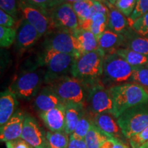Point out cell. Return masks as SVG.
<instances>
[{
    "instance_id": "obj_14",
    "label": "cell",
    "mask_w": 148,
    "mask_h": 148,
    "mask_svg": "<svg viewBox=\"0 0 148 148\" xmlns=\"http://www.w3.org/2000/svg\"><path fill=\"white\" fill-rule=\"evenodd\" d=\"M25 115L21 110H17L4 125L0 127L1 142H6L21 138Z\"/></svg>"
},
{
    "instance_id": "obj_29",
    "label": "cell",
    "mask_w": 148,
    "mask_h": 148,
    "mask_svg": "<svg viewBox=\"0 0 148 148\" xmlns=\"http://www.w3.org/2000/svg\"><path fill=\"white\" fill-rule=\"evenodd\" d=\"M73 8L76 13L79 21V24L91 19L93 15V1L92 0H82L72 4Z\"/></svg>"
},
{
    "instance_id": "obj_32",
    "label": "cell",
    "mask_w": 148,
    "mask_h": 148,
    "mask_svg": "<svg viewBox=\"0 0 148 148\" xmlns=\"http://www.w3.org/2000/svg\"><path fill=\"white\" fill-rule=\"evenodd\" d=\"M136 3L137 0H117L114 5L128 18L134 12Z\"/></svg>"
},
{
    "instance_id": "obj_6",
    "label": "cell",
    "mask_w": 148,
    "mask_h": 148,
    "mask_svg": "<svg viewBox=\"0 0 148 148\" xmlns=\"http://www.w3.org/2000/svg\"><path fill=\"white\" fill-rule=\"evenodd\" d=\"M125 138L130 139L148 126V100L125 111L117 118Z\"/></svg>"
},
{
    "instance_id": "obj_27",
    "label": "cell",
    "mask_w": 148,
    "mask_h": 148,
    "mask_svg": "<svg viewBox=\"0 0 148 148\" xmlns=\"http://www.w3.org/2000/svg\"><path fill=\"white\" fill-rule=\"evenodd\" d=\"M109 138L100 129L92 123L84 140L86 141L87 148H99L100 146Z\"/></svg>"
},
{
    "instance_id": "obj_22",
    "label": "cell",
    "mask_w": 148,
    "mask_h": 148,
    "mask_svg": "<svg viewBox=\"0 0 148 148\" xmlns=\"http://www.w3.org/2000/svg\"><path fill=\"white\" fill-rule=\"evenodd\" d=\"M84 110V105L80 103H69L65 105L64 132L69 136L73 133Z\"/></svg>"
},
{
    "instance_id": "obj_38",
    "label": "cell",
    "mask_w": 148,
    "mask_h": 148,
    "mask_svg": "<svg viewBox=\"0 0 148 148\" xmlns=\"http://www.w3.org/2000/svg\"><path fill=\"white\" fill-rule=\"evenodd\" d=\"M16 20L12 16L0 10V25L1 26L6 27H13L15 25Z\"/></svg>"
},
{
    "instance_id": "obj_28",
    "label": "cell",
    "mask_w": 148,
    "mask_h": 148,
    "mask_svg": "<svg viewBox=\"0 0 148 148\" xmlns=\"http://www.w3.org/2000/svg\"><path fill=\"white\" fill-rule=\"evenodd\" d=\"M69 136L64 132H46V148H68Z\"/></svg>"
},
{
    "instance_id": "obj_15",
    "label": "cell",
    "mask_w": 148,
    "mask_h": 148,
    "mask_svg": "<svg viewBox=\"0 0 148 148\" xmlns=\"http://www.w3.org/2000/svg\"><path fill=\"white\" fill-rule=\"evenodd\" d=\"M62 105L65 104L49 85L40 88L33 101V106L38 113L46 112Z\"/></svg>"
},
{
    "instance_id": "obj_7",
    "label": "cell",
    "mask_w": 148,
    "mask_h": 148,
    "mask_svg": "<svg viewBox=\"0 0 148 148\" xmlns=\"http://www.w3.org/2000/svg\"><path fill=\"white\" fill-rule=\"evenodd\" d=\"M64 104L86 103L87 89L86 85L71 75L63 77L49 84Z\"/></svg>"
},
{
    "instance_id": "obj_10",
    "label": "cell",
    "mask_w": 148,
    "mask_h": 148,
    "mask_svg": "<svg viewBox=\"0 0 148 148\" xmlns=\"http://www.w3.org/2000/svg\"><path fill=\"white\" fill-rule=\"evenodd\" d=\"M47 12L51 21V29L73 32L80 28L78 17L71 3H60Z\"/></svg>"
},
{
    "instance_id": "obj_17",
    "label": "cell",
    "mask_w": 148,
    "mask_h": 148,
    "mask_svg": "<svg viewBox=\"0 0 148 148\" xmlns=\"http://www.w3.org/2000/svg\"><path fill=\"white\" fill-rule=\"evenodd\" d=\"M40 119L51 132H64L65 105L38 113Z\"/></svg>"
},
{
    "instance_id": "obj_41",
    "label": "cell",
    "mask_w": 148,
    "mask_h": 148,
    "mask_svg": "<svg viewBox=\"0 0 148 148\" xmlns=\"http://www.w3.org/2000/svg\"><path fill=\"white\" fill-rule=\"evenodd\" d=\"M68 148H87V145L84 139H71Z\"/></svg>"
},
{
    "instance_id": "obj_23",
    "label": "cell",
    "mask_w": 148,
    "mask_h": 148,
    "mask_svg": "<svg viewBox=\"0 0 148 148\" xmlns=\"http://www.w3.org/2000/svg\"><path fill=\"white\" fill-rule=\"evenodd\" d=\"M72 33L78 40L81 56L99 49L98 38L90 31L79 28Z\"/></svg>"
},
{
    "instance_id": "obj_3",
    "label": "cell",
    "mask_w": 148,
    "mask_h": 148,
    "mask_svg": "<svg viewBox=\"0 0 148 148\" xmlns=\"http://www.w3.org/2000/svg\"><path fill=\"white\" fill-rule=\"evenodd\" d=\"M113 101V114L117 119L125 111L148 100V93L136 83L126 82L109 88Z\"/></svg>"
},
{
    "instance_id": "obj_26",
    "label": "cell",
    "mask_w": 148,
    "mask_h": 148,
    "mask_svg": "<svg viewBox=\"0 0 148 148\" xmlns=\"http://www.w3.org/2000/svg\"><path fill=\"white\" fill-rule=\"evenodd\" d=\"M92 123V116L85 108L73 133L69 135V139H84Z\"/></svg>"
},
{
    "instance_id": "obj_42",
    "label": "cell",
    "mask_w": 148,
    "mask_h": 148,
    "mask_svg": "<svg viewBox=\"0 0 148 148\" xmlns=\"http://www.w3.org/2000/svg\"><path fill=\"white\" fill-rule=\"evenodd\" d=\"M115 138H110L106 140L104 143H102V145L100 146L99 148H112L115 143Z\"/></svg>"
},
{
    "instance_id": "obj_36",
    "label": "cell",
    "mask_w": 148,
    "mask_h": 148,
    "mask_svg": "<svg viewBox=\"0 0 148 148\" xmlns=\"http://www.w3.org/2000/svg\"><path fill=\"white\" fill-rule=\"evenodd\" d=\"M147 12H148V0H137V3H136L134 12L132 15L127 18L130 25L135 20H136L140 16H143Z\"/></svg>"
},
{
    "instance_id": "obj_33",
    "label": "cell",
    "mask_w": 148,
    "mask_h": 148,
    "mask_svg": "<svg viewBox=\"0 0 148 148\" xmlns=\"http://www.w3.org/2000/svg\"><path fill=\"white\" fill-rule=\"evenodd\" d=\"M130 27L140 36H148V12L132 22Z\"/></svg>"
},
{
    "instance_id": "obj_44",
    "label": "cell",
    "mask_w": 148,
    "mask_h": 148,
    "mask_svg": "<svg viewBox=\"0 0 148 148\" xmlns=\"http://www.w3.org/2000/svg\"><path fill=\"white\" fill-rule=\"evenodd\" d=\"M82 1V0H61V2L71 3V4H73V3H74L78 2V1Z\"/></svg>"
},
{
    "instance_id": "obj_16",
    "label": "cell",
    "mask_w": 148,
    "mask_h": 148,
    "mask_svg": "<svg viewBox=\"0 0 148 148\" xmlns=\"http://www.w3.org/2000/svg\"><path fill=\"white\" fill-rule=\"evenodd\" d=\"M91 116L93 123L109 138L121 140V138L124 137L117 123V119L112 114L103 112L94 114Z\"/></svg>"
},
{
    "instance_id": "obj_49",
    "label": "cell",
    "mask_w": 148,
    "mask_h": 148,
    "mask_svg": "<svg viewBox=\"0 0 148 148\" xmlns=\"http://www.w3.org/2000/svg\"><path fill=\"white\" fill-rule=\"evenodd\" d=\"M146 37H147V38H148V36H146Z\"/></svg>"
},
{
    "instance_id": "obj_46",
    "label": "cell",
    "mask_w": 148,
    "mask_h": 148,
    "mask_svg": "<svg viewBox=\"0 0 148 148\" xmlns=\"http://www.w3.org/2000/svg\"><path fill=\"white\" fill-rule=\"evenodd\" d=\"M92 1H99V2L103 3L104 4H106L107 3V0H92Z\"/></svg>"
},
{
    "instance_id": "obj_2",
    "label": "cell",
    "mask_w": 148,
    "mask_h": 148,
    "mask_svg": "<svg viewBox=\"0 0 148 148\" xmlns=\"http://www.w3.org/2000/svg\"><path fill=\"white\" fill-rule=\"evenodd\" d=\"M105 56L106 53L101 49L82 55L75 59L71 75L84 84L101 81Z\"/></svg>"
},
{
    "instance_id": "obj_39",
    "label": "cell",
    "mask_w": 148,
    "mask_h": 148,
    "mask_svg": "<svg viewBox=\"0 0 148 148\" xmlns=\"http://www.w3.org/2000/svg\"><path fill=\"white\" fill-rule=\"evenodd\" d=\"M5 145L6 148H34L21 138L6 142Z\"/></svg>"
},
{
    "instance_id": "obj_37",
    "label": "cell",
    "mask_w": 148,
    "mask_h": 148,
    "mask_svg": "<svg viewBox=\"0 0 148 148\" xmlns=\"http://www.w3.org/2000/svg\"><path fill=\"white\" fill-rule=\"evenodd\" d=\"M131 148H140L148 141V126L129 139Z\"/></svg>"
},
{
    "instance_id": "obj_31",
    "label": "cell",
    "mask_w": 148,
    "mask_h": 148,
    "mask_svg": "<svg viewBox=\"0 0 148 148\" xmlns=\"http://www.w3.org/2000/svg\"><path fill=\"white\" fill-rule=\"evenodd\" d=\"M130 82L136 83L148 93V68L146 66L136 67Z\"/></svg>"
},
{
    "instance_id": "obj_30",
    "label": "cell",
    "mask_w": 148,
    "mask_h": 148,
    "mask_svg": "<svg viewBox=\"0 0 148 148\" xmlns=\"http://www.w3.org/2000/svg\"><path fill=\"white\" fill-rule=\"evenodd\" d=\"M16 38V29L0 26V45L1 47H10L15 42Z\"/></svg>"
},
{
    "instance_id": "obj_43",
    "label": "cell",
    "mask_w": 148,
    "mask_h": 148,
    "mask_svg": "<svg viewBox=\"0 0 148 148\" xmlns=\"http://www.w3.org/2000/svg\"><path fill=\"white\" fill-rule=\"evenodd\" d=\"M112 148H130V147L127 144H125L123 143V142H122L121 140L116 138L115 143H114V145Z\"/></svg>"
},
{
    "instance_id": "obj_1",
    "label": "cell",
    "mask_w": 148,
    "mask_h": 148,
    "mask_svg": "<svg viewBox=\"0 0 148 148\" xmlns=\"http://www.w3.org/2000/svg\"><path fill=\"white\" fill-rule=\"evenodd\" d=\"M75 56L60 53L52 49H43L37 57L36 63L45 69L44 84L49 85L62 77L71 75Z\"/></svg>"
},
{
    "instance_id": "obj_20",
    "label": "cell",
    "mask_w": 148,
    "mask_h": 148,
    "mask_svg": "<svg viewBox=\"0 0 148 148\" xmlns=\"http://www.w3.org/2000/svg\"><path fill=\"white\" fill-rule=\"evenodd\" d=\"M106 5L109 8L108 23L107 29L118 34H124L130 28L128 19L114 5L107 1Z\"/></svg>"
},
{
    "instance_id": "obj_24",
    "label": "cell",
    "mask_w": 148,
    "mask_h": 148,
    "mask_svg": "<svg viewBox=\"0 0 148 148\" xmlns=\"http://www.w3.org/2000/svg\"><path fill=\"white\" fill-rule=\"evenodd\" d=\"M108 23V16L96 13L92 15L91 19L84 21L80 25V28L90 31L99 38L107 29Z\"/></svg>"
},
{
    "instance_id": "obj_8",
    "label": "cell",
    "mask_w": 148,
    "mask_h": 148,
    "mask_svg": "<svg viewBox=\"0 0 148 148\" xmlns=\"http://www.w3.org/2000/svg\"><path fill=\"white\" fill-rule=\"evenodd\" d=\"M85 85L87 89L85 108L90 115L103 112L112 114L113 101L109 88L101 81Z\"/></svg>"
},
{
    "instance_id": "obj_48",
    "label": "cell",
    "mask_w": 148,
    "mask_h": 148,
    "mask_svg": "<svg viewBox=\"0 0 148 148\" xmlns=\"http://www.w3.org/2000/svg\"><path fill=\"white\" fill-rule=\"evenodd\" d=\"M146 66H147V67L148 68V64H147V65H146Z\"/></svg>"
},
{
    "instance_id": "obj_13",
    "label": "cell",
    "mask_w": 148,
    "mask_h": 148,
    "mask_svg": "<svg viewBox=\"0 0 148 148\" xmlns=\"http://www.w3.org/2000/svg\"><path fill=\"white\" fill-rule=\"evenodd\" d=\"M21 138L34 148H46V133L32 116H25Z\"/></svg>"
},
{
    "instance_id": "obj_9",
    "label": "cell",
    "mask_w": 148,
    "mask_h": 148,
    "mask_svg": "<svg viewBox=\"0 0 148 148\" xmlns=\"http://www.w3.org/2000/svg\"><path fill=\"white\" fill-rule=\"evenodd\" d=\"M43 41V49H52L60 53H69L76 58L81 56L78 40L72 32L51 29Z\"/></svg>"
},
{
    "instance_id": "obj_4",
    "label": "cell",
    "mask_w": 148,
    "mask_h": 148,
    "mask_svg": "<svg viewBox=\"0 0 148 148\" xmlns=\"http://www.w3.org/2000/svg\"><path fill=\"white\" fill-rule=\"evenodd\" d=\"M136 69L116 53L106 54L101 81L107 88L130 82Z\"/></svg>"
},
{
    "instance_id": "obj_19",
    "label": "cell",
    "mask_w": 148,
    "mask_h": 148,
    "mask_svg": "<svg viewBox=\"0 0 148 148\" xmlns=\"http://www.w3.org/2000/svg\"><path fill=\"white\" fill-rule=\"evenodd\" d=\"M18 102L17 97L8 89L0 95V125H4L16 112Z\"/></svg>"
},
{
    "instance_id": "obj_21",
    "label": "cell",
    "mask_w": 148,
    "mask_h": 148,
    "mask_svg": "<svg viewBox=\"0 0 148 148\" xmlns=\"http://www.w3.org/2000/svg\"><path fill=\"white\" fill-rule=\"evenodd\" d=\"M125 42L123 47L132 49L148 57V38L140 36L130 27L124 34Z\"/></svg>"
},
{
    "instance_id": "obj_18",
    "label": "cell",
    "mask_w": 148,
    "mask_h": 148,
    "mask_svg": "<svg viewBox=\"0 0 148 148\" xmlns=\"http://www.w3.org/2000/svg\"><path fill=\"white\" fill-rule=\"evenodd\" d=\"M124 42V35L114 32L109 29H106L98 38L99 49L103 50L106 54L114 53L118 49L123 47Z\"/></svg>"
},
{
    "instance_id": "obj_34",
    "label": "cell",
    "mask_w": 148,
    "mask_h": 148,
    "mask_svg": "<svg viewBox=\"0 0 148 148\" xmlns=\"http://www.w3.org/2000/svg\"><path fill=\"white\" fill-rule=\"evenodd\" d=\"M0 8L10 14L16 21L18 19V1L17 0H0Z\"/></svg>"
},
{
    "instance_id": "obj_35",
    "label": "cell",
    "mask_w": 148,
    "mask_h": 148,
    "mask_svg": "<svg viewBox=\"0 0 148 148\" xmlns=\"http://www.w3.org/2000/svg\"><path fill=\"white\" fill-rule=\"evenodd\" d=\"M21 1L46 10L47 12L60 3H62L61 0H21Z\"/></svg>"
},
{
    "instance_id": "obj_47",
    "label": "cell",
    "mask_w": 148,
    "mask_h": 148,
    "mask_svg": "<svg viewBox=\"0 0 148 148\" xmlns=\"http://www.w3.org/2000/svg\"><path fill=\"white\" fill-rule=\"evenodd\" d=\"M140 148H148V141L146 143L144 144V145H142Z\"/></svg>"
},
{
    "instance_id": "obj_40",
    "label": "cell",
    "mask_w": 148,
    "mask_h": 148,
    "mask_svg": "<svg viewBox=\"0 0 148 148\" xmlns=\"http://www.w3.org/2000/svg\"><path fill=\"white\" fill-rule=\"evenodd\" d=\"M93 13L102 14L104 15H109V8L104 3L99 2V1H93V6H92Z\"/></svg>"
},
{
    "instance_id": "obj_11",
    "label": "cell",
    "mask_w": 148,
    "mask_h": 148,
    "mask_svg": "<svg viewBox=\"0 0 148 148\" xmlns=\"http://www.w3.org/2000/svg\"><path fill=\"white\" fill-rule=\"evenodd\" d=\"M18 8L23 18L33 25L41 36H45L51 30V21L47 11L28 4L21 0H18Z\"/></svg>"
},
{
    "instance_id": "obj_12",
    "label": "cell",
    "mask_w": 148,
    "mask_h": 148,
    "mask_svg": "<svg viewBox=\"0 0 148 148\" xmlns=\"http://www.w3.org/2000/svg\"><path fill=\"white\" fill-rule=\"evenodd\" d=\"M41 37L33 25L22 18L16 29L15 50L18 53H23L33 47Z\"/></svg>"
},
{
    "instance_id": "obj_25",
    "label": "cell",
    "mask_w": 148,
    "mask_h": 148,
    "mask_svg": "<svg viewBox=\"0 0 148 148\" xmlns=\"http://www.w3.org/2000/svg\"><path fill=\"white\" fill-rule=\"evenodd\" d=\"M116 54L121 57L127 63L134 67L143 66L148 64V57L139 53L132 49L125 47L118 49L115 52Z\"/></svg>"
},
{
    "instance_id": "obj_45",
    "label": "cell",
    "mask_w": 148,
    "mask_h": 148,
    "mask_svg": "<svg viewBox=\"0 0 148 148\" xmlns=\"http://www.w3.org/2000/svg\"><path fill=\"white\" fill-rule=\"evenodd\" d=\"M116 1H117V0H107V1H108V2H109L110 3V4H112V5H114V3H115Z\"/></svg>"
},
{
    "instance_id": "obj_5",
    "label": "cell",
    "mask_w": 148,
    "mask_h": 148,
    "mask_svg": "<svg viewBox=\"0 0 148 148\" xmlns=\"http://www.w3.org/2000/svg\"><path fill=\"white\" fill-rule=\"evenodd\" d=\"M45 69L41 66H34L20 73L8 89L16 97L22 99H29L34 97L44 83Z\"/></svg>"
}]
</instances>
